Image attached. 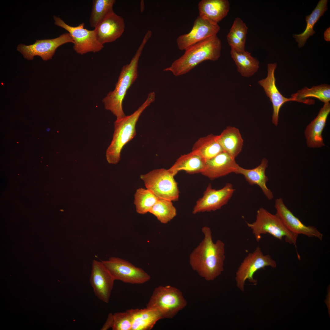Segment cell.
<instances>
[{
	"label": "cell",
	"instance_id": "obj_4",
	"mask_svg": "<svg viewBox=\"0 0 330 330\" xmlns=\"http://www.w3.org/2000/svg\"><path fill=\"white\" fill-rule=\"evenodd\" d=\"M155 98V93L150 92L145 101L133 113L115 121L112 139L106 151V159L109 163L115 164L119 161L123 147L136 135V125L140 116Z\"/></svg>",
	"mask_w": 330,
	"mask_h": 330
},
{
	"label": "cell",
	"instance_id": "obj_5",
	"mask_svg": "<svg viewBox=\"0 0 330 330\" xmlns=\"http://www.w3.org/2000/svg\"><path fill=\"white\" fill-rule=\"evenodd\" d=\"M186 305L181 291L176 288L168 285L156 288L146 306L157 310L162 319H169L174 317Z\"/></svg>",
	"mask_w": 330,
	"mask_h": 330
},
{
	"label": "cell",
	"instance_id": "obj_9",
	"mask_svg": "<svg viewBox=\"0 0 330 330\" xmlns=\"http://www.w3.org/2000/svg\"><path fill=\"white\" fill-rule=\"evenodd\" d=\"M54 24L67 30L74 41L73 49L78 54L99 52L104 48V45L100 43L96 37L94 30H90L84 28V23L73 27L65 23L60 17L54 16Z\"/></svg>",
	"mask_w": 330,
	"mask_h": 330
},
{
	"label": "cell",
	"instance_id": "obj_31",
	"mask_svg": "<svg viewBox=\"0 0 330 330\" xmlns=\"http://www.w3.org/2000/svg\"><path fill=\"white\" fill-rule=\"evenodd\" d=\"M149 213L154 215L161 223L166 224L177 215V211L171 201L159 198Z\"/></svg>",
	"mask_w": 330,
	"mask_h": 330
},
{
	"label": "cell",
	"instance_id": "obj_14",
	"mask_svg": "<svg viewBox=\"0 0 330 330\" xmlns=\"http://www.w3.org/2000/svg\"><path fill=\"white\" fill-rule=\"evenodd\" d=\"M275 207L276 214L292 233L297 237L299 234H302L322 240L323 234L316 227L303 224L286 206L282 198L280 197L276 200Z\"/></svg>",
	"mask_w": 330,
	"mask_h": 330
},
{
	"label": "cell",
	"instance_id": "obj_11",
	"mask_svg": "<svg viewBox=\"0 0 330 330\" xmlns=\"http://www.w3.org/2000/svg\"><path fill=\"white\" fill-rule=\"evenodd\" d=\"M68 43H74L69 33L52 39L37 40L34 44L30 45L20 44L18 46L17 49L28 60H32L35 56H38L43 60L47 61L52 58L57 48Z\"/></svg>",
	"mask_w": 330,
	"mask_h": 330
},
{
	"label": "cell",
	"instance_id": "obj_21",
	"mask_svg": "<svg viewBox=\"0 0 330 330\" xmlns=\"http://www.w3.org/2000/svg\"><path fill=\"white\" fill-rule=\"evenodd\" d=\"M268 163L267 159L263 158L258 166L250 169L244 168L239 166L235 173L243 175L250 184L258 185L266 197L271 200L273 199V195L271 190L266 186L268 178L265 174L266 170L268 166Z\"/></svg>",
	"mask_w": 330,
	"mask_h": 330
},
{
	"label": "cell",
	"instance_id": "obj_22",
	"mask_svg": "<svg viewBox=\"0 0 330 330\" xmlns=\"http://www.w3.org/2000/svg\"><path fill=\"white\" fill-rule=\"evenodd\" d=\"M206 161L201 156L192 151L181 156L168 170L174 176L181 170L190 174L201 173L205 168Z\"/></svg>",
	"mask_w": 330,
	"mask_h": 330
},
{
	"label": "cell",
	"instance_id": "obj_32",
	"mask_svg": "<svg viewBox=\"0 0 330 330\" xmlns=\"http://www.w3.org/2000/svg\"><path fill=\"white\" fill-rule=\"evenodd\" d=\"M134 197L136 211L142 215L149 212L159 199L148 189L143 188L137 190Z\"/></svg>",
	"mask_w": 330,
	"mask_h": 330
},
{
	"label": "cell",
	"instance_id": "obj_23",
	"mask_svg": "<svg viewBox=\"0 0 330 330\" xmlns=\"http://www.w3.org/2000/svg\"><path fill=\"white\" fill-rule=\"evenodd\" d=\"M216 139L223 151L235 159L241 151L243 140L239 130L235 127H227L216 135Z\"/></svg>",
	"mask_w": 330,
	"mask_h": 330
},
{
	"label": "cell",
	"instance_id": "obj_36",
	"mask_svg": "<svg viewBox=\"0 0 330 330\" xmlns=\"http://www.w3.org/2000/svg\"><path fill=\"white\" fill-rule=\"evenodd\" d=\"M50 130V128H48L46 129V130L47 131V132H49Z\"/></svg>",
	"mask_w": 330,
	"mask_h": 330
},
{
	"label": "cell",
	"instance_id": "obj_13",
	"mask_svg": "<svg viewBox=\"0 0 330 330\" xmlns=\"http://www.w3.org/2000/svg\"><path fill=\"white\" fill-rule=\"evenodd\" d=\"M220 29L218 24H212L198 16L194 20L190 31L179 36L177 39L178 47L181 50H185L199 43L217 35Z\"/></svg>",
	"mask_w": 330,
	"mask_h": 330
},
{
	"label": "cell",
	"instance_id": "obj_10",
	"mask_svg": "<svg viewBox=\"0 0 330 330\" xmlns=\"http://www.w3.org/2000/svg\"><path fill=\"white\" fill-rule=\"evenodd\" d=\"M115 280L132 284H141L148 281L150 276L143 269L127 260L112 257L102 261Z\"/></svg>",
	"mask_w": 330,
	"mask_h": 330
},
{
	"label": "cell",
	"instance_id": "obj_25",
	"mask_svg": "<svg viewBox=\"0 0 330 330\" xmlns=\"http://www.w3.org/2000/svg\"><path fill=\"white\" fill-rule=\"evenodd\" d=\"M230 54L237 65V71L243 76L250 77L258 71L259 62L250 53L231 48Z\"/></svg>",
	"mask_w": 330,
	"mask_h": 330
},
{
	"label": "cell",
	"instance_id": "obj_20",
	"mask_svg": "<svg viewBox=\"0 0 330 330\" xmlns=\"http://www.w3.org/2000/svg\"><path fill=\"white\" fill-rule=\"evenodd\" d=\"M198 6L199 16L214 24L227 15L230 8L227 0H202Z\"/></svg>",
	"mask_w": 330,
	"mask_h": 330
},
{
	"label": "cell",
	"instance_id": "obj_7",
	"mask_svg": "<svg viewBox=\"0 0 330 330\" xmlns=\"http://www.w3.org/2000/svg\"><path fill=\"white\" fill-rule=\"evenodd\" d=\"M174 176L164 168L155 169L140 176L146 189L158 198L172 201L178 200L179 191Z\"/></svg>",
	"mask_w": 330,
	"mask_h": 330
},
{
	"label": "cell",
	"instance_id": "obj_24",
	"mask_svg": "<svg viewBox=\"0 0 330 330\" xmlns=\"http://www.w3.org/2000/svg\"><path fill=\"white\" fill-rule=\"evenodd\" d=\"M132 317L131 330H149L162 319L156 310L146 307L129 310Z\"/></svg>",
	"mask_w": 330,
	"mask_h": 330
},
{
	"label": "cell",
	"instance_id": "obj_35",
	"mask_svg": "<svg viewBox=\"0 0 330 330\" xmlns=\"http://www.w3.org/2000/svg\"><path fill=\"white\" fill-rule=\"evenodd\" d=\"M330 27L327 29L324 33V39L326 41H330Z\"/></svg>",
	"mask_w": 330,
	"mask_h": 330
},
{
	"label": "cell",
	"instance_id": "obj_1",
	"mask_svg": "<svg viewBox=\"0 0 330 330\" xmlns=\"http://www.w3.org/2000/svg\"><path fill=\"white\" fill-rule=\"evenodd\" d=\"M204 238L189 256L193 269L207 281L213 280L223 271L225 259V245L221 240L214 243L210 228L202 229Z\"/></svg>",
	"mask_w": 330,
	"mask_h": 330
},
{
	"label": "cell",
	"instance_id": "obj_33",
	"mask_svg": "<svg viewBox=\"0 0 330 330\" xmlns=\"http://www.w3.org/2000/svg\"><path fill=\"white\" fill-rule=\"evenodd\" d=\"M113 330H131L132 317L129 310L113 314Z\"/></svg>",
	"mask_w": 330,
	"mask_h": 330
},
{
	"label": "cell",
	"instance_id": "obj_34",
	"mask_svg": "<svg viewBox=\"0 0 330 330\" xmlns=\"http://www.w3.org/2000/svg\"><path fill=\"white\" fill-rule=\"evenodd\" d=\"M113 324V314L110 313L108 314L107 319L101 330H106L112 328Z\"/></svg>",
	"mask_w": 330,
	"mask_h": 330
},
{
	"label": "cell",
	"instance_id": "obj_2",
	"mask_svg": "<svg viewBox=\"0 0 330 330\" xmlns=\"http://www.w3.org/2000/svg\"><path fill=\"white\" fill-rule=\"evenodd\" d=\"M151 37L150 34H145L130 63L122 68L115 89L109 92L102 99L105 109L110 111L116 117V119H122L126 116L123 108V101L128 90L138 77L139 59Z\"/></svg>",
	"mask_w": 330,
	"mask_h": 330
},
{
	"label": "cell",
	"instance_id": "obj_27",
	"mask_svg": "<svg viewBox=\"0 0 330 330\" xmlns=\"http://www.w3.org/2000/svg\"><path fill=\"white\" fill-rule=\"evenodd\" d=\"M327 0H321L316 7L309 15L306 17V29L302 33L293 35L296 42H298L299 48L303 46L309 37L314 34L316 32L313 30L314 27L327 10Z\"/></svg>",
	"mask_w": 330,
	"mask_h": 330
},
{
	"label": "cell",
	"instance_id": "obj_12",
	"mask_svg": "<svg viewBox=\"0 0 330 330\" xmlns=\"http://www.w3.org/2000/svg\"><path fill=\"white\" fill-rule=\"evenodd\" d=\"M235 190L233 185L229 183L218 190L213 189L211 185L209 184L203 196L196 201L193 214L214 211L220 209L228 203Z\"/></svg>",
	"mask_w": 330,
	"mask_h": 330
},
{
	"label": "cell",
	"instance_id": "obj_8",
	"mask_svg": "<svg viewBox=\"0 0 330 330\" xmlns=\"http://www.w3.org/2000/svg\"><path fill=\"white\" fill-rule=\"evenodd\" d=\"M267 266L275 268L277 266L276 263L270 255H264L261 248L258 246L253 252L249 253L246 256L239 267L235 277L237 287L244 292L247 280L256 284L257 281L254 278L255 273L258 270Z\"/></svg>",
	"mask_w": 330,
	"mask_h": 330
},
{
	"label": "cell",
	"instance_id": "obj_26",
	"mask_svg": "<svg viewBox=\"0 0 330 330\" xmlns=\"http://www.w3.org/2000/svg\"><path fill=\"white\" fill-rule=\"evenodd\" d=\"M295 101L307 105L314 104L315 101L308 97H314L324 103L330 101V86L326 84L314 86L309 88L305 87L292 95Z\"/></svg>",
	"mask_w": 330,
	"mask_h": 330
},
{
	"label": "cell",
	"instance_id": "obj_16",
	"mask_svg": "<svg viewBox=\"0 0 330 330\" xmlns=\"http://www.w3.org/2000/svg\"><path fill=\"white\" fill-rule=\"evenodd\" d=\"M277 67L276 63L268 64L267 77L258 82L272 103L273 109L272 122L276 126L278 124L279 113L282 105L286 102L295 101L292 97L287 98L284 96L278 89L275 77V71Z\"/></svg>",
	"mask_w": 330,
	"mask_h": 330
},
{
	"label": "cell",
	"instance_id": "obj_6",
	"mask_svg": "<svg viewBox=\"0 0 330 330\" xmlns=\"http://www.w3.org/2000/svg\"><path fill=\"white\" fill-rule=\"evenodd\" d=\"M247 224L257 242L261 239L262 234L268 233L280 240L285 237L287 243L296 246L298 237L287 229L276 214H273L263 207L257 210L255 221Z\"/></svg>",
	"mask_w": 330,
	"mask_h": 330
},
{
	"label": "cell",
	"instance_id": "obj_17",
	"mask_svg": "<svg viewBox=\"0 0 330 330\" xmlns=\"http://www.w3.org/2000/svg\"><path fill=\"white\" fill-rule=\"evenodd\" d=\"M125 28L123 19L114 11L106 16L94 28L97 40L104 45L115 41L123 34Z\"/></svg>",
	"mask_w": 330,
	"mask_h": 330
},
{
	"label": "cell",
	"instance_id": "obj_30",
	"mask_svg": "<svg viewBox=\"0 0 330 330\" xmlns=\"http://www.w3.org/2000/svg\"><path fill=\"white\" fill-rule=\"evenodd\" d=\"M115 0H94L89 19L90 26L95 28L108 14L113 12Z\"/></svg>",
	"mask_w": 330,
	"mask_h": 330
},
{
	"label": "cell",
	"instance_id": "obj_19",
	"mask_svg": "<svg viewBox=\"0 0 330 330\" xmlns=\"http://www.w3.org/2000/svg\"><path fill=\"white\" fill-rule=\"evenodd\" d=\"M330 112L329 102L324 103L317 117L307 126L304 134L309 147L319 148L324 145L322 133Z\"/></svg>",
	"mask_w": 330,
	"mask_h": 330
},
{
	"label": "cell",
	"instance_id": "obj_18",
	"mask_svg": "<svg viewBox=\"0 0 330 330\" xmlns=\"http://www.w3.org/2000/svg\"><path fill=\"white\" fill-rule=\"evenodd\" d=\"M239 165L235 159L223 151L215 156L206 160L205 167L201 173L211 180L236 173Z\"/></svg>",
	"mask_w": 330,
	"mask_h": 330
},
{
	"label": "cell",
	"instance_id": "obj_29",
	"mask_svg": "<svg viewBox=\"0 0 330 330\" xmlns=\"http://www.w3.org/2000/svg\"><path fill=\"white\" fill-rule=\"evenodd\" d=\"M248 30V27L240 18H235L227 37L231 48L245 50Z\"/></svg>",
	"mask_w": 330,
	"mask_h": 330
},
{
	"label": "cell",
	"instance_id": "obj_3",
	"mask_svg": "<svg viewBox=\"0 0 330 330\" xmlns=\"http://www.w3.org/2000/svg\"><path fill=\"white\" fill-rule=\"evenodd\" d=\"M221 41L217 35L211 37L186 50L184 54L163 70L176 76L184 75L206 60L216 61L220 57Z\"/></svg>",
	"mask_w": 330,
	"mask_h": 330
},
{
	"label": "cell",
	"instance_id": "obj_15",
	"mask_svg": "<svg viewBox=\"0 0 330 330\" xmlns=\"http://www.w3.org/2000/svg\"><path fill=\"white\" fill-rule=\"evenodd\" d=\"M115 280L102 261H93L90 281L95 295L99 299L109 302Z\"/></svg>",
	"mask_w": 330,
	"mask_h": 330
},
{
	"label": "cell",
	"instance_id": "obj_28",
	"mask_svg": "<svg viewBox=\"0 0 330 330\" xmlns=\"http://www.w3.org/2000/svg\"><path fill=\"white\" fill-rule=\"evenodd\" d=\"M192 151L206 160L211 158L223 151L217 140L216 135L212 134L199 138L194 144Z\"/></svg>",
	"mask_w": 330,
	"mask_h": 330
}]
</instances>
